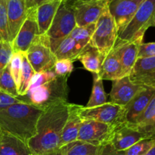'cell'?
I'll return each mask as SVG.
<instances>
[{
  "label": "cell",
  "instance_id": "1",
  "mask_svg": "<svg viewBox=\"0 0 155 155\" xmlns=\"http://www.w3.org/2000/svg\"><path fill=\"white\" fill-rule=\"evenodd\" d=\"M70 103L53 104L43 110L38 120L36 134L27 142L33 155H48L60 148L62 130L69 116Z\"/></svg>",
  "mask_w": 155,
  "mask_h": 155
},
{
  "label": "cell",
  "instance_id": "2",
  "mask_svg": "<svg viewBox=\"0 0 155 155\" xmlns=\"http://www.w3.org/2000/svg\"><path fill=\"white\" fill-rule=\"evenodd\" d=\"M44 110L27 103H17L0 110V130L27 143L36 134L38 120Z\"/></svg>",
  "mask_w": 155,
  "mask_h": 155
},
{
  "label": "cell",
  "instance_id": "3",
  "mask_svg": "<svg viewBox=\"0 0 155 155\" xmlns=\"http://www.w3.org/2000/svg\"><path fill=\"white\" fill-rule=\"evenodd\" d=\"M68 77L57 76L51 81L29 91L24 96L29 103L45 110L61 102H68Z\"/></svg>",
  "mask_w": 155,
  "mask_h": 155
},
{
  "label": "cell",
  "instance_id": "4",
  "mask_svg": "<svg viewBox=\"0 0 155 155\" xmlns=\"http://www.w3.org/2000/svg\"><path fill=\"white\" fill-rule=\"evenodd\" d=\"M154 12L155 0H145L131 21L118 34V40L142 42L145 32L151 27V21Z\"/></svg>",
  "mask_w": 155,
  "mask_h": 155
},
{
  "label": "cell",
  "instance_id": "5",
  "mask_svg": "<svg viewBox=\"0 0 155 155\" xmlns=\"http://www.w3.org/2000/svg\"><path fill=\"white\" fill-rule=\"evenodd\" d=\"M117 37L116 24L107 7L97 21L95 32L89 43L97 48L105 58L114 46Z\"/></svg>",
  "mask_w": 155,
  "mask_h": 155
},
{
  "label": "cell",
  "instance_id": "6",
  "mask_svg": "<svg viewBox=\"0 0 155 155\" xmlns=\"http://www.w3.org/2000/svg\"><path fill=\"white\" fill-rule=\"evenodd\" d=\"M76 27L77 23L74 11L71 7L62 2L49 29L45 33L49 39L50 48L52 52H54L59 42L70 36Z\"/></svg>",
  "mask_w": 155,
  "mask_h": 155
},
{
  "label": "cell",
  "instance_id": "7",
  "mask_svg": "<svg viewBox=\"0 0 155 155\" xmlns=\"http://www.w3.org/2000/svg\"><path fill=\"white\" fill-rule=\"evenodd\" d=\"M25 54L35 73L53 70L57 61L46 34L38 36Z\"/></svg>",
  "mask_w": 155,
  "mask_h": 155
},
{
  "label": "cell",
  "instance_id": "8",
  "mask_svg": "<svg viewBox=\"0 0 155 155\" xmlns=\"http://www.w3.org/2000/svg\"><path fill=\"white\" fill-rule=\"evenodd\" d=\"M124 107L107 102L94 107L77 104V110L82 120H93L107 124L121 123Z\"/></svg>",
  "mask_w": 155,
  "mask_h": 155
},
{
  "label": "cell",
  "instance_id": "9",
  "mask_svg": "<svg viewBox=\"0 0 155 155\" xmlns=\"http://www.w3.org/2000/svg\"><path fill=\"white\" fill-rule=\"evenodd\" d=\"M116 124H107L93 120H82L77 140L95 146H102L110 142Z\"/></svg>",
  "mask_w": 155,
  "mask_h": 155
},
{
  "label": "cell",
  "instance_id": "10",
  "mask_svg": "<svg viewBox=\"0 0 155 155\" xmlns=\"http://www.w3.org/2000/svg\"><path fill=\"white\" fill-rule=\"evenodd\" d=\"M39 35L36 8H33L27 12V16L24 24L12 42L14 52H26Z\"/></svg>",
  "mask_w": 155,
  "mask_h": 155
},
{
  "label": "cell",
  "instance_id": "11",
  "mask_svg": "<svg viewBox=\"0 0 155 155\" xmlns=\"http://www.w3.org/2000/svg\"><path fill=\"white\" fill-rule=\"evenodd\" d=\"M108 1L109 0H92L75 3L70 6L74 11L77 27L96 24L107 7Z\"/></svg>",
  "mask_w": 155,
  "mask_h": 155
},
{
  "label": "cell",
  "instance_id": "12",
  "mask_svg": "<svg viewBox=\"0 0 155 155\" xmlns=\"http://www.w3.org/2000/svg\"><path fill=\"white\" fill-rule=\"evenodd\" d=\"M145 0H109L107 8L113 17L118 34L125 28Z\"/></svg>",
  "mask_w": 155,
  "mask_h": 155
},
{
  "label": "cell",
  "instance_id": "13",
  "mask_svg": "<svg viewBox=\"0 0 155 155\" xmlns=\"http://www.w3.org/2000/svg\"><path fill=\"white\" fill-rule=\"evenodd\" d=\"M149 138L126 123H118L115 125L110 143L118 151H126L139 141Z\"/></svg>",
  "mask_w": 155,
  "mask_h": 155
},
{
  "label": "cell",
  "instance_id": "14",
  "mask_svg": "<svg viewBox=\"0 0 155 155\" xmlns=\"http://www.w3.org/2000/svg\"><path fill=\"white\" fill-rule=\"evenodd\" d=\"M144 88V86L133 83L129 76L114 80L108 102L125 107Z\"/></svg>",
  "mask_w": 155,
  "mask_h": 155
},
{
  "label": "cell",
  "instance_id": "15",
  "mask_svg": "<svg viewBox=\"0 0 155 155\" xmlns=\"http://www.w3.org/2000/svg\"><path fill=\"white\" fill-rule=\"evenodd\" d=\"M129 78L136 84L155 89V56L138 58Z\"/></svg>",
  "mask_w": 155,
  "mask_h": 155
},
{
  "label": "cell",
  "instance_id": "16",
  "mask_svg": "<svg viewBox=\"0 0 155 155\" xmlns=\"http://www.w3.org/2000/svg\"><path fill=\"white\" fill-rule=\"evenodd\" d=\"M155 95V89L145 87L127 105L124 110L121 123L133 124L143 113L152 98Z\"/></svg>",
  "mask_w": 155,
  "mask_h": 155
},
{
  "label": "cell",
  "instance_id": "17",
  "mask_svg": "<svg viewBox=\"0 0 155 155\" xmlns=\"http://www.w3.org/2000/svg\"><path fill=\"white\" fill-rule=\"evenodd\" d=\"M141 41L124 42L117 39L114 50L117 54L122 66L123 77H128L138 58Z\"/></svg>",
  "mask_w": 155,
  "mask_h": 155
},
{
  "label": "cell",
  "instance_id": "18",
  "mask_svg": "<svg viewBox=\"0 0 155 155\" xmlns=\"http://www.w3.org/2000/svg\"><path fill=\"white\" fill-rule=\"evenodd\" d=\"M27 16V10L22 0H7L8 36L12 43Z\"/></svg>",
  "mask_w": 155,
  "mask_h": 155
},
{
  "label": "cell",
  "instance_id": "19",
  "mask_svg": "<svg viewBox=\"0 0 155 155\" xmlns=\"http://www.w3.org/2000/svg\"><path fill=\"white\" fill-rule=\"evenodd\" d=\"M63 0H47L36 8V19L40 35L47 33Z\"/></svg>",
  "mask_w": 155,
  "mask_h": 155
},
{
  "label": "cell",
  "instance_id": "20",
  "mask_svg": "<svg viewBox=\"0 0 155 155\" xmlns=\"http://www.w3.org/2000/svg\"><path fill=\"white\" fill-rule=\"evenodd\" d=\"M81 123L82 120L77 114V104H70L69 116L62 130L59 144L60 148L77 140Z\"/></svg>",
  "mask_w": 155,
  "mask_h": 155
},
{
  "label": "cell",
  "instance_id": "21",
  "mask_svg": "<svg viewBox=\"0 0 155 155\" xmlns=\"http://www.w3.org/2000/svg\"><path fill=\"white\" fill-rule=\"evenodd\" d=\"M27 144L18 138L2 131L0 134V155H30Z\"/></svg>",
  "mask_w": 155,
  "mask_h": 155
},
{
  "label": "cell",
  "instance_id": "22",
  "mask_svg": "<svg viewBox=\"0 0 155 155\" xmlns=\"http://www.w3.org/2000/svg\"><path fill=\"white\" fill-rule=\"evenodd\" d=\"M104 59V57L97 48L89 43L80 51L77 60L81 62L85 69L92 74H98L101 70Z\"/></svg>",
  "mask_w": 155,
  "mask_h": 155
},
{
  "label": "cell",
  "instance_id": "23",
  "mask_svg": "<svg viewBox=\"0 0 155 155\" xmlns=\"http://www.w3.org/2000/svg\"><path fill=\"white\" fill-rule=\"evenodd\" d=\"M102 80H116L123 78V71L120 61L114 48L104 58L101 70L98 74Z\"/></svg>",
  "mask_w": 155,
  "mask_h": 155
},
{
  "label": "cell",
  "instance_id": "24",
  "mask_svg": "<svg viewBox=\"0 0 155 155\" xmlns=\"http://www.w3.org/2000/svg\"><path fill=\"white\" fill-rule=\"evenodd\" d=\"M83 48V47L77 43L71 36H68L59 42L53 53L57 60L71 59L74 61L77 60Z\"/></svg>",
  "mask_w": 155,
  "mask_h": 155
},
{
  "label": "cell",
  "instance_id": "25",
  "mask_svg": "<svg viewBox=\"0 0 155 155\" xmlns=\"http://www.w3.org/2000/svg\"><path fill=\"white\" fill-rule=\"evenodd\" d=\"M66 155H98L101 146L76 140L61 147Z\"/></svg>",
  "mask_w": 155,
  "mask_h": 155
},
{
  "label": "cell",
  "instance_id": "26",
  "mask_svg": "<svg viewBox=\"0 0 155 155\" xmlns=\"http://www.w3.org/2000/svg\"><path fill=\"white\" fill-rule=\"evenodd\" d=\"M107 103V94L104 92L103 80L96 74H93L92 94L86 107H94Z\"/></svg>",
  "mask_w": 155,
  "mask_h": 155
},
{
  "label": "cell",
  "instance_id": "27",
  "mask_svg": "<svg viewBox=\"0 0 155 155\" xmlns=\"http://www.w3.org/2000/svg\"><path fill=\"white\" fill-rule=\"evenodd\" d=\"M35 74V71L30 65V62L27 60L25 52H22V64H21V80H20L18 94L21 96H24L27 93L30 87V83L33 77Z\"/></svg>",
  "mask_w": 155,
  "mask_h": 155
},
{
  "label": "cell",
  "instance_id": "28",
  "mask_svg": "<svg viewBox=\"0 0 155 155\" xmlns=\"http://www.w3.org/2000/svg\"><path fill=\"white\" fill-rule=\"evenodd\" d=\"M0 90L14 98H21L18 94V87L10 71L9 64L0 71Z\"/></svg>",
  "mask_w": 155,
  "mask_h": 155
},
{
  "label": "cell",
  "instance_id": "29",
  "mask_svg": "<svg viewBox=\"0 0 155 155\" xmlns=\"http://www.w3.org/2000/svg\"><path fill=\"white\" fill-rule=\"evenodd\" d=\"M96 24H89L83 27H76L71 32L70 36L80 44L83 48H84L87 44L89 43L95 32Z\"/></svg>",
  "mask_w": 155,
  "mask_h": 155
},
{
  "label": "cell",
  "instance_id": "30",
  "mask_svg": "<svg viewBox=\"0 0 155 155\" xmlns=\"http://www.w3.org/2000/svg\"><path fill=\"white\" fill-rule=\"evenodd\" d=\"M155 116V95L151 100L143 113L135 120L133 124H129L139 131H142Z\"/></svg>",
  "mask_w": 155,
  "mask_h": 155
},
{
  "label": "cell",
  "instance_id": "31",
  "mask_svg": "<svg viewBox=\"0 0 155 155\" xmlns=\"http://www.w3.org/2000/svg\"><path fill=\"white\" fill-rule=\"evenodd\" d=\"M155 144V138H149L139 141L125 151L126 155H145Z\"/></svg>",
  "mask_w": 155,
  "mask_h": 155
},
{
  "label": "cell",
  "instance_id": "32",
  "mask_svg": "<svg viewBox=\"0 0 155 155\" xmlns=\"http://www.w3.org/2000/svg\"><path fill=\"white\" fill-rule=\"evenodd\" d=\"M56 77H57V75H56L53 70L35 73L34 76L32 78L28 92L39 87V86H42V85L45 84V83H48V82L51 81Z\"/></svg>",
  "mask_w": 155,
  "mask_h": 155
},
{
  "label": "cell",
  "instance_id": "33",
  "mask_svg": "<svg viewBox=\"0 0 155 155\" xmlns=\"http://www.w3.org/2000/svg\"><path fill=\"white\" fill-rule=\"evenodd\" d=\"M21 64H22V52H14L9 63V67H10L11 74L18 87V90L21 80Z\"/></svg>",
  "mask_w": 155,
  "mask_h": 155
},
{
  "label": "cell",
  "instance_id": "34",
  "mask_svg": "<svg viewBox=\"0 0 155 155\" xmlns=\"http://www.w3.org/2000/svg\"><path fill=\"white\" fill-rule=\"evenodd\" d=\"M53 71L59 77H68L74 71V61L71 59H60L56 61Z\"/></svg>",
  "mask_w": 155,
  "mask_h": 155
},
{
  "label": "cell",
  "instance_id": "35",
  "mask_svg": "<svg viewBox=\"0 0 155 155\" xmlns=\"http://www.w3.org/2000/svg\"><path fill=\"white\" fill-rule=\"evenodd\" d=\"M13 48L8 41H0V71L4 69L10 63L13 55Z\"/></svg>",
  "mask_w": 155,
  "mask_h": 155
},
{
  "label": "cell",
  "instance_id": "36",
  "mask_svg": "<svg viewBox=\"0 0 155 155\" xmlns=\"http://www.w3.org/2000/svg\"><path fill=\"white\" fill-rule=\"evenodd\" d=\"M8 41L7 0H0V41Z\"/></svg>",
  "mask_w": 155,
  "mask_h": 155
},
{
  "label": "cell",
  "instance_id": "37",
  "mask_svg": "<svg viewBox=\"0 0 155 155\" xmlns=\"http://www.w3.org/2000/svg\"><path fill=\"white\" fill-rule=\"evenodd\" d=\"M17 103H27V104H30L28 100L26 98L24 95L21 96V98H14V97L7 95V94L4 93V92L0 90V110L8 107V106L12 105V104H17Z\"/></svg>",
  "mask_w": 155,
  "mask_h": 155
},
{
  "label": "cell",
  "instance_id": "38",
  "mask_svg": "<svg viewBox=\"0 0 155 155\" xmlns=\"http://www.w3.org/2000/svg\"><path fill=\"white\" fill-rule=\"evenodd\" d=\"M155 56V42L141 43L139 48L138 58H148Z\"/></svg>",
  "mask_w": 155,
  "mask_h": 155
},
{
  "label": "cell",
  "instance_id": "39",
  "mask_svg": "<svg viewBox=\"0 0 155 155\" xmlns=\"http://www.w3.org/2000/svg\"><path fill=\"white\" fill-rule=\"evenodd\" d=\"M98 155H126L125 151H118L110 142L101 146Z\"/></svg>",
  "mask_w": 155,
  "mask_h": 155
},
{
  "label": "cell",
  "instance_id": "40",
  "mask_svg": "<svg viewBox=\"0 0 155 155\" xmlns=\"http://www.w3.org/2000/svg\"><path fill=\"white\" fill-rule=\"evenodd\" d=\"M22 1L24 2L26 9L28 12L31 9L36 8L38 6L40 5L41 4L45 2L47 0H22Z\"/></svg>",
  "mask_w": 155,
  "mask_h": 155
},
{
  "label": "cell",
  "instance_id": "41",
  "mask_svg": "<svg viewBox=\"0 0 155 155\" xmlns=\"http://www.w3.org/2000/svg\"><path fill=\"white\" fill-rule=\"evenodd\" d=\"M87 1H92V0H63L64 4L67 5H72L75 4V3L82 2H87Z\"/></svg>",
  "mask_w": 155,
  "mask_h": 155
},
{
  "label": "cell",
  "instance_id": "42",
  "mask_svg": "<svg viewBox=\"0 0 155 155\" xmlns=\"http://www.w3.org/2000/svg\"><path fill=\"white\" fill-rule=\"evenodd\" d=\"M48 155H66V154H65L64 150L62 149L61 148H58V149L55 150L54 151H53V152L50 153V154H48Z\"/></svg>",
  "mask_w": 155,
  "mask_h": 155
},
{
  "label": "cell",
  "instance_id": "43",
  "mask_svg": "<svg viewBox=\"0 0 155 155\" xmlns=\"http://www.w3.org/2000/svg\"><path fill=\"white\" fill-rule=\"evenodd\" d=\"M145 155H155V144L154 146L151 148V150H150V151Z\"/></svg>",
  "mask_w": 155,
  "mask_h": 155
},
{
  "label": "cell",
  "instance_id": "44",
  "mask_svg": "<svg viewBox=\"0 0 155 155\" xmlns=\"http://www.w3.org/2000/svg\"><path fill=\"white\" fill-rule=\"evenodd\" d=\"M151 27H155V12L152 17V19L151 21Z\"/></svg>",
  "mask_w": 155,
  "mask_h": 155
},
{
  "label": "cell",
  "instance_id": "45",
  "mask_svg": "<svg viewBox=\"0 0 155 155\" xmlns=\"http://www.w3.org/2000/svg\"><path fill=\"white\" fill-rule=\"evenodd\" d=\"M1 133H2V131H1V130H0V134H1Z\"/></svg>",
  "mask_w": 155,
  "mask_h": 155
},
{
  "label": "cell",
  "instance_id": "46",
  "mask_svg": "<svg viewBox=\"0 0 155 155\" xmlns=\"http://www.w3.org/2000/svg\"><path fill=\"white\" fill-rule=\"evenodd\" d=\"M30 155H33V154H30Z\"/></svg>",
  "mask_w": 155,
  "mask_h": 155
}]
</instances>
